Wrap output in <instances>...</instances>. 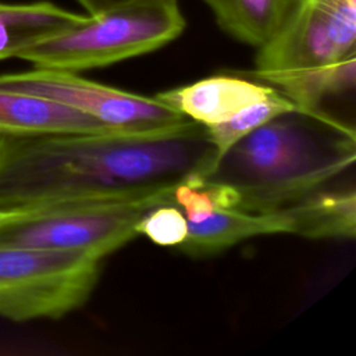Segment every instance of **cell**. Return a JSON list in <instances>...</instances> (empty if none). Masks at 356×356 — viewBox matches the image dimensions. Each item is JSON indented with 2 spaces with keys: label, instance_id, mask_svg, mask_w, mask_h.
<instances>
[{
  "label": "cell",
  "instance_id": "1",
  "mask_svg": "<svg viewBox=\"0 0 356 356\" xmlns=\"http://www.w3.org/2000/svg\"><path fill=\"white\" fill-rule=\"evenodd\" d=\"M217 159L206 127L0 135V210L111 199L203 181Z\"/></svg>",
  "mask_w": 356,
  "mask_h": 356
},
{
  "label": "cell",
  "instance_id": "2",
  "mask_svg": "<svg viewBox=\"0 0 356 356\" xmlns=\"http://www.w3.org/2000/svg\"><path fill=\"white\" fill-rule=\"evenodd\" d=\"M355 160L352 125L295 107L229 146L202 182L224 188L232 209L270 211L321 191Z\"/></svg>",
  "mask_w": 356,
  "mask_h": 356
},
{
  "label": "cell",
  "instance_id": "3",
  "mask_svg": "<svg viewBox=\"0 0 356 356\" xmlns=\"http://www.w3.org/2000/svg\"><path fill=\"white\" fill-rule=\"evenodd\" d=\"M253 74L296 107L324 111L356 83V0H305L257 47Z\"/></svg>",
  "mask_w": 356,
  "mask_h": 356
},
{
  "label": "cell",
  "instance_id": "4",
  "mask_svg": "<svg viewBox=\"0 0 356 356\" xmlns=\"http://www.w3.org/2000/svg\"><path fill=\"white\" fill-rule=\"evenodd\" d=\"M185 26L178 0H138L86 14L75 25L26 46L17 58L71 72L103 68L165 46Z\"/></svg>",
  "mask_w": 356,
  "mask_h": 356
},
{
  "label": "cell",
  "instance_id": "5",
  "mask_svg": "<svg viewBox=\"0 0 356 356\" xmlns=\"http://www.w3.org/2000/svg\"><path fill=\"white\" fill-rule=\"evenodd\" d=\"M174 189L6 211L0 218V245L82 249L103 259L138 236L136 225L149 210L174 203Z\"/></svg>",
  "mask_w": 356,
  "mask_h": 356
},
{
  "label": "cell",
  "instance_id": "6",
  "mask_svg": "<svg viewBox=\"0 0 356 356\" xmlns=\"http://www.w3.org/2000/svg\"><path fill=\"white\" fill-rule=\"evenodd\" d=\"M100 261L82 249L0 245V317L57 320L82 307L99 282Z\"/></svg>",
  "mask_w": 356,
  "mask_h": 356
},
{
  "label": "cell",
  "instance_id": "7",
  "mask_svg": "<svg viewBox=\"0 0 356 356\" xmlns=\"http://www.w3.org/2000/svg\"><path fill=\"white\" fill-rule=\"evenodd\" d=\"M0 89L56 100L117 129H152L186 118L156 96L136 95L63 70L35 67L29 71L1 74Z\"/></svg>",
  "mask_w": 356,
  "mask_h": 356
},
{
  "label": "cell",
  "instance_id": "8",
  "mask_svg": "<svg viewBox=\"0 0 356 356\" xmlns=\"http://www.w3.org/2000/svg\"><path fill=\"white\" fill-rule=\"evenodd\" d=\"M274 92L267 83L221 74L159 92L156 97L184 117L209 128Z\"/></svg>",
  "mask_w": 356,
  "mask_h": 356
},
{
  "label": "cell",
  "instance_id": "9",
  "mask_svg": "<svg viewBox=\"0 0 356 356\" xmlns=\"http://www.w3.org/2000/svg\"><path fill=\"white\" fill-rule=\"evenodd\" d=\"M117 129L56 100L0 89V135L28 136Z\"/></svg>",
  "mask_w": 356,
  "mask_h": 356
},
{
  "label": "cell",
  "instance_id": "10",
  "mask_svg": "<svg viewBox=\"0 0 356 356\" xmlns=\"http://www.w3.org/2000/svg\"><path fill=\"white\" fill-rule=\"evenodd\" d=\"M218 26L234 39L260 47L295 14L305 0H203Z\"/></svg>",
  "mask_w": 356,
  "mask_h": 356
},
{
  "label": "cell",
  "instance_id": "11",
  "mask_svg": "<svg viewBox=\"0 0 356 356\" xmlns=\"http://www.w3.org/2000/svg\"><path fill=\"white\" fill-rule=\"evenodd\" d=\"M85 15L50 1H0V61L13 58L26 46L75 25Z\"/></svg>",
  "mask_w": 356,
  "mask_h": 356
},
{
  "label": "cell",
  "instance_id": "12",
  "mask_svg": "<svg viewBox=\"0 0 356 356\" xmlns=\"http://www.w3.org/2000/svg\"><path fill=\"white\" fill-rule=\"evenodd\" d=\"M288 206L292 235L309 239H353L356 235L355 189H321Z\"/></svg>",
  "mask_w": 356,
  "mask_h": 356
},
{
  "label": "cell",
  "instance_id": "13",
  "mask_svg": "<svg viewBox=\"0 0 356 356\" xmlns=\"http://www.w3.org/2000/svg\"><path fill=\"white\" fill-rule=\"evenodd\" d=\"M295 107L296 106L288 97L275 90L270 96L241 108L228 120L206 128L207 135L216 149L217 159L229 146H232L235 142H238L257 127L263 125L273 117L289 111Z\"/></svg>",
  "mask_w": 356,
  "mask_h": 356
},
{
  "label": "cell",
  "instance_id": "14",
  "mask_svg": "<svg viewBox=\"0 0 356 356\" xmlns=\"http://www.w3.org/2000/svg\"><path fill=\"white\" fill-rule=\"evenodd\" d=\"M136 234L147 236L159 246L177 248L188 236V220L177 204H160L140 218Z\"/></svg>",
  "mask_w": 356,
  "mask_h": 356
},
{
  "label": "cell",
  "instance_id": "15",
  "mask_svg": "<svg viewBox=\"0 0 356 356\" xmlns=\"http://www.w3.org/2000/svg\"><path fill=\"white\" fill-rule=\"evenodd\" d=\"M76 1L86 10L88 14L93 15L122 4L138 1V0H76Z\"/></svg>",
  "mask_w": 356,
  "mask_h": 356
},
{
  "label": "cell",
  "instance_id": "16",
  "mask_svg": "<svg viewBox=\"0 0 356 356\" xmlns=\"http://www.w3.org/2000/svg\"><path fill=\"white\" fill-rule=\"evenodd\" d=\"M4 214H6V211H3V210H0V218H1V217H3V216H4Z\"/></svg>",
  "mask_w": 356,
  "mask_h": 356
}]
</instances>
